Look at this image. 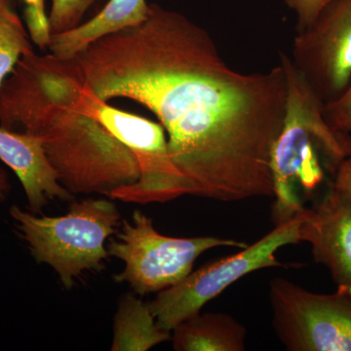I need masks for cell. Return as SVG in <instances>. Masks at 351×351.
<instances>
[{
  "label": "cell",
  "instance_id": "cell-1",
  "mask_svg": "<svg viewBox=\"0 0 351 351\" xmlns=\"http://www.w3.org/2000/svg\"><path fill=\"white\" fill-rule=\"evenodd\" d=\"M73 62L101 101L129 99L156 115L184 195L274 196L270 156L287 99L282 64L239 73L202 27L156 3L144 22L95 41Z\"/></svg>",
  "mask_w": 351,
  "mask_h": 351
},
{
  "label": "cell",
  "instance_id": "cell-16",
  "mask_svg": "<svg viewBox=\"0 0 351 351\" xmlns=\"http://www.w3.org/2000/svg\"><path fill=\"white\" fill-rule=\"evenodd\" d=\"M98 0H52L48 13L51 36L62 34L82 23L88 10Z\"/></svg>",
  "mask_w": 351,
  "mask_h": 351
},
{
  "label": "cell",
  "instance_id": "cell-14",
  "mask_svg": "<svg viewBox=\"0 0 351 351\" xmlns=\"http://www.w3.org/2000/svg\"><path fill=\"white\" fill-rule=\"evenodd\" d=\"M112 351H147L171 339L157 325L149 304L133 295L119 302L113 326Z\"/></svg>",
  "mask_w": 351,
  "mask_h": 351
},
{
  "label": "cell",
  "instance_id": "cell-10",
  "mask_svg": "<svg viewBox=\"0 0 351 351\" xmlns=\"http://www.w3.org/2000/svg\"><path fill=\"white\" fill-rule=\"evenodd\" d=\"M302 242L324 265L338 287L351 288V200L329 184L313 208L302 211Z\"/></svg>",
  "mask_w": 351,
  "mask_h": 351
},
{
  "label": "cell",
  "instance_id": "cell-7",
  "mask_svg": "<svg viewBox=\"0 0 351 351\" xmlns=\"http://www.w3.org/2000/svg\"><path fill=\"white\" fill-rule=\"evenodd\" d=\"M301 223L300 212L239 253L206 263L176 285L158 292L149 302L157 325L171 332L182 321L201 313L207 302L242 277L257 270L283 267L276 252L287 245L301 243Z\"/></svg>",
  "mask_w": 351,
  "mask_h": 351
},
{
  "label": "cell",
  "instance_id": "cell-2",
  "mask_svg": "<svg viewBox=\"0 0 351 351\" xmlns=\"http://www.w3.org/2000/svg\"><path fill=\"white\" fill-rule=\"evenodd\" d=\"M0 127L38 138L73 195L110 197L140 179L135 154L69 100L49 53L25 55L2 83Z\"/></svg>",
  "mask_w": 351,
  "mask_h": 351
},
{
  "label": "cell",
  "instance_id": "cell-12",
  "mask_svg": "<svg viewBox=\"0 0 351 351\" xmlns=\"http://www.w3.org/2000/svg\"><path fill=\"white\" fill-rule=\"evenodd\" d=\"M149 12L147 0H110L92 19L51 36L48 53L62 61L75 59L95 41L140 25Z\"/></svg>",
  "mask_w": 351,
  "mask_h": 351
},
{
  "label": "cell",
  "instance_id": "cell-6",
  "mask_svg": "<svg viewBox=\"0 0 351 351\" xmlns=\"http://www.w3.org/2000/svg\"><path fill=\"white\" fill-rule=\"evenodd\" d=\"M117 240L108 244L110 256L124 263L123 271L114 276L137 294L145 295L172 287L193 271L199 256L217 247H237L246 243L216 237H171L160 234L152 219L136 210L132 221H122Z\"/></svg>",
  "mask_w": 351,
  "mask_h": 351
},
{
  "label": "cell",
  "instance_id": "cell-8",
  "mask_svg": "<svg viewBox=\"0 0 351 351\" xmlns=\"http://www.w3.org/2000/svg\"><path fill=\"white\" fill-rule=\"evenodd\" d=\"M272 326L289 351H351V288L317 294L277 277L269 283Z\"/></svg>",
  "mask_w": 351,
  "mask_h": 351
},
{
  "label": "cell",
  "instance_id": "cell-15",
  "mask_svg": "<svg viewBox=\"0 0 351 351\" xmlns=\"http://www.w3.org/2000/svg\"><path fill=\"white\" fill-rule=\"evenodd\" d=\"M34 51L27 25L16 9V0H0V86L22 57Z\"/></svg>",
  "mask_w": 351,
  "mask_h": 351
},
{
  "label": "cell",
  "instance_id": "cell-3",
  "mask_svg": "<svg viewBox=\"0 0 351 351\" xmlns=\"http://www.w3.org/2000/svg\"><path fill=\"white\" fill-rule=\"evenodd\" d=\"M279 63L285 71L287 99L282 128L270 156L274 226L302 212L351 154V134L328 123L324 101L295 68L291 57L279 53Z\"/></svg>",
  "mask_w": 351,
  "mask_h": 351
},
{
  "label": "cell",
  "instance_id": "cell-18",
  "mask_svg": "<svg viewBox=\"0 0 351 351\" xmlns=\"http://www.w3.org/2000/svg\"><path fill=\"white\" fill-rule=\"evenodd\" d=\"M325 117L332 128L351 134V80L338 99L325 104Z\"/></svg>",
  "mask_w": 351,
  "mask_h": 351
},
{
  "label": "cell",
  "instance_id": "cell-9",
  "mask_svg": "<svg viewBox=\"0 0 351 351\" xmlns=\"http://www.w3.org/2000/svg\"><path fill=\"white\" fill-rule=\"evenodd\" d=\"M291 60L325 104L338 99L351 80V0H335L298 32Z\"/></svg>",
  "mask_w": 351,
  "mask_h": 351
},
{
  "label": "cell",
  "instance_id": "cell-20",
  "mask_svg": "<svg viewBox=\"0 0 351 351\" xmlns=\"http://www.w3.org/2000/svg\"><path fill=\"white\" fill-rule=\"evenodd\" d=\"M330 184L351 200V154L339 166Z\"/></svg>",
  "mask_w": 351,
  "mask_h": 351
},
{
  "label": "cell",
  "instance_id": "cell-5",
  "mask_svg": "<svg viewBox=\"0 0 351 351\" xmlns=\"http://www.w3.org/2000/svg\"><path fill=\"white\" fill-rule=\"evenodd\" d=\"M55 66L71 103L98 120L137 158L141 171L138 181L114 191L108 198L147 204L167 202L184 195L181 179L170 158L163 126L95 97L82 84L71 60L56 59Z\"/></svg>",
  "mask_w": 351,
  "mask_h": 351
},
{
  "label": "cell",
  "instance_id": "cell-17",
  "mask_svg": "<svg viewBox=\"0 0 351 351\" xmlns=\"http://www.w3.org/2000/svg\"><path fill=\"white\" fill-rule=\"evenodd\" d=\"M25 4V21L32 40L40 50H47L51 34L45 0H22Z\"/></svg>",
  "mask_w": 351,
  "mask_h": 351
},
{
  "label": "cell",
  "instance_id": "cell-13",
  "mask_svg": "<svg viewBox=\"0 0 351 351\" xmlns=\"http://www.w3.org/2000/svg\"><path fill=\"white\" fill-rule=\"evenodd\" d=\"M176 351H244L247 331L228 313H198L172 330Z\"/></svg>",
  "mask_w": 351,
  "mask_h": 351
},
{
  "label": "cell",
  "instance_id": "cell-19",
  "mask_svg": "<svg viewBox=\"0 0 351 351\" xmlns=\"http://www.w3.org/2000/svg\"><path fill=\"white\" fill-rule=\"evenodd\" d=\"M332 1L335 0H283L285 5L295 13L297 18V32L306 29L322 9Z\"/></svg>",
  "mask_w": 351,
  "mask_h": 351
},
{
  "label": "cell",
  "instance_id": "cell-4",
  "mask_svg": "<svg viewBox=\"0 0 351 351\" xmlns=\"http://www.w3.org/2000/svg\"><path fill=\"white\" fill-rule=\"evenodd\" d=\"M10 216L36 262L50 265L66 289L83 272L105 269L106 241L122 223L117 205L107 199L73 203L60 217H39L13 205Z\"/></svg>",
  "mask_w": 351,
  "mask_h": 351
},
{
  "label": "cell",
  "instance_id": "cell-21",
  "mask_svg": "<svg viewBox=\"0 0 351 351\" xmlns=\"http://www.w3.org/2000/svg\"><path fill=\"white\" fill-rule=\"evenodd\" d=\"M10 189L11 184L9 176L5 170L0 168V202L6 199Z\"/></svg>",
  "mask_w": 351,
  "mask_h": 351
},
{
  "label": "cell",
  "instance_id": "cell-11",
  "mask_svg": "<svg viewBox=\"0 0 351 351\" xmlns=\"http://www.w3.org/2000/svg\"><path fill=\"white\" fill-rule=\"evenodd\" d=\"M0 160L17 176L32 213H40L50 201L73 198L58 181L38 138L0 127Z\"/></svg>",
  "mask_w": 351,
  "mask_h": 351
}]
</instances>
